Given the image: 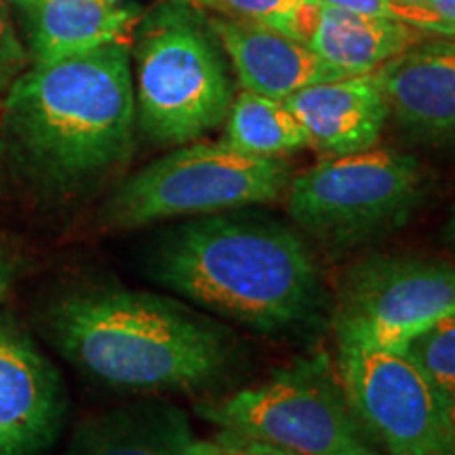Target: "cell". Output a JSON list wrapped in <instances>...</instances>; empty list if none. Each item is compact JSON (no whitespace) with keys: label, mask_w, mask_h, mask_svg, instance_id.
<instances>
[{"label":"cell","mask_w":455,"mask_h":455,"mask_svg":"<svg viewBox=\"0 0 455 455\" xmlns=\"http://www.w3.org/2000/svg\"><path fill=\"white\" fill-rule=\"evenodd\" d=\"M148 270L178 298L258 333L298 331L331 312L306 236L249 207L196 215L164 230Z\"/></svg>","instance_id":"1"},{"label":"cell","mask_w":455,"mask_h":455,"mask_svg":"<svg viewBox=\"0 0 455 455\" xmlns=\"http://www.w3.org/2000/svg\"><path fill=\"white\" fill-rule=\"evenodd\" d=\"M55 348L89 378L123 390H203L235 365L230 329L167 295L84 287L47 308Z\"/></svg>","instance_id":"2"},{"label":"cell","mask_w":455,"mask_h":455,"mask_svg":"<svg viewBox=\"0 0 455 455\" xmlns=\"http://www.w3.org/2000/svg\"><path fill=\"white\" fill-rule=\"evenodd\" d=\"M135 123L123 43L34 64L4 98V131L17 156L61 190L87 186L127 161Z\"/></svg>","instance_id":"3"},{"label":"cell","mask_w":455,"mask_h":455,"mask_svg":"<svg viewBox=\"0 0 455 455\" xmlns=\"http://www.w3.org/2000/svg\"><path fill=\"white\" fill-rule=\"evenodd\" d=\"M235 101L228 66L212 34L186 4L146 17L138 41L135 121L158 146L201 140L226 121Z\"/></svg>","instance_id":"4"},{"label":"cell","mask_w":455,"mask_h":455,"mask_svg":"<svg viewBox=\"0 0 455 455\" xmlns=\"http://www.w3.org/2000/svg\"><path fill=\"white\" fill-rule=\"evenodd\" d=\"M426 196L419 161L395 148L325 156L289 181L287 213L304 236L346 253L405 226Z\"/></svg>","instance_id":"5"},{"label":"cell","mask_w":455,"mask_h":455,"mask_svg":"<svg viewBox=\"0 0 455 455\" xmlns=\"http://www.w3.org/2000/svg\"><path fill=\"white\" fill-rule=\"evenodd\" d=\"M196 413L218 428L298 455H384L356 419L338 363L325 350L293 358L258 384L198 403Z\"/></svg>","instance_id":"6"},{"label":"cell","mask_w":455,"mask_h":455,"mask_svg":"<svg viewBox=\"0 0 455 455\" xmlns=\"http://www.w3.org/2000/svg\"><path fill=\"white\" fill-rule=\"evenodd\" d=\"M291 178L284 158L244 155L224 140L190 141L123 181L106 203L101 224L135 230L164 220L276 203Z\"/></svg>","instance_id":"7"},{"label":"cell","mask_w":455,"mask_h":455,"mask_svg":"<svg viewBox=\"0 0 455 455\" xmlns=\"http://www.w3.org/2000/svg\"><path fill=\"white\" fill-rule=\"evenodd\" d=\"M455 312V266L415 253H371L341 276L331 299L335 344L398 350Z\"/></svg>","instance_id":"8"},{"label":"cell","mask_w":455,"mask_h":455,"mask_svg":"<svg viewBox=\"0 0 455 455\" xmlns=\"http://www.w3.org/2000/svg\"><path fill=\"white\" fill-rule=\"evenodd\" d=\"M346 396L384 455H455L451 407L401 350L338 348Z\"/></svg>","instance_id":"9"},{"label":"cell","mask_w":455,"mask_h":455,"mask_svg":"<svg viewBox=\"0 0 455 455\" xmlns=\"http://www.w3.org/2000/svg\"><path fill=\"white\" fill-rule=\"evenodd\" d=\"M66 388L30 335L0 312V455H41L66 418Z\"/></svg>","instance_id":"10"},{"label":"cell","mask_w":455,"mask_h":455,"mask_svg":"<svg viewBox=\"0 0 455 455\" xmlns=\"http://www.w3.org/2000/svg\"><path fill=\"white\" fill-rule=\"evenodd\" d=\"M378 74L398 127L432 144L455 140V41L426 38Z\"/></svg>","instance_id":"11"},{"label":"cell","mask_w":455,"mask_h":455,"mask_svg":"<svg viewBox=\"0 0 455 455\" xmlns=\"http://www.w3.org/2000/svg\"><path fill=\"white\" fill-rule=\"evenodd\" d=\"M283 101L304 127L308 146L325 156L378 146L390 118L378 70L310 84Z\"/></svg>","instance_id":"12"},{"label":"cell","mask_w":455,"mask_h":455,"mask_svg":"<svg viewBox=\"0 0 455 455\" xmlns=\"http://www.w3.org/2000/svg\"><path fill=\"white\" fill-rule=\"evenodd\" d=\"M212 32L224 44L244 91L287 100L316 83L338 81V74L318 60L310 44L295 41L249 20H212Z\"/></svg>","instance_id":"13"},{"label":"cell","mask_w":455,"mask_h":455,"mask_svg":"<svg viewBox=\"0 0 455 455\" xmlns=\"http://www.w3.org/2000/svg\"><path fill=\"white\" fill-rule=\"evenodd\" d=\"M192 441L184 409L164 398H146L89 419L66 455H186Z\"/></svg>","instance_id":"14"},{"label":"cell","mask_w":455,"mask_h":455,"mask_svg":"<svg viewBox=\"0 0 455 455\" xmlns=\"http://www.w3.org/2000/svg\"><path fill=\"white\" fill-rule=\"evenodd\" d=\"M24 24L34 64L121 43L138 11L116 0H30Z\"/></svg>","instance_id":"15"},{"label":"cell","mask_w":455,"mask_h":455,"mask_svg":"<svg viewBox=\"0 0 455 455\" xmlns=\"http://www.w3.org/2000/svg\"><path fill=\"white\" fill-rule=\"evenodd\" d=\"M430 36L401 21L352 13L321 3L310 49L339 78H348L375 72L392 57Z\"/></svg>","instance_id":"16"},{"label":"cell","mask_w":455,"mask_h":455,"mask_svg":"<svg viewBox=\"0 0 455 455\" xmlns=\"http://www.w3.org/2000/svg\"><path fill=\"white\" fill-rule=\"evenodd\" d=\"M224 141L244 155L283 158L308 146V135L283 100L243 89L226 116Z\"/></svg>","instance_id":"17"},{"label":"cell","mask_w":455,"mask_h":455,"mask_svg":"<svg viewBox=\"0 0 455 455\" xmlns=\"http://www.w3.org/2000/svg\"><path fill=\"white\" fill-rule=\"evenodd\" d=\"M195 3L224 9L241 20L255 21L306 44H310L321 11L318 0H195Z\"/></svg>","instance_id":"18"},{"label":"cell","mask_w":455,"mask_h":455,"mask_svg":"<svg viewBox=\"0 0 455 455\" xmlns=\"http://www.w3.org/2000/svg\"><path fill=\"white\" fill-rule=\"evenodd\" d=\"M398 350L422 369L451 407L455 398V312L432 323Z\"/></svg>","instance_id":"19"},{"label":"cell","mask_w":455,"mask_h":455,"mask_svg":"<svg viewBox=\"0 0 455 455\" xmlns=\"http://www.w3.org/2000/svg\"><path fill=\"white\" fill-rule=\"evenodd\" d=\"M318 3L331 4V7L344 11H352V13L401 21V24L419 28V30L428 32L432 36L449 38L445 26H443V21L436 17V13L403 7V4L395 3V0H318Z\"/></svg>","instance_id":"20"},{"label":"cell","mask_w":455,"mask_h":455,"mask_svg":"<svg viewBox=\"0 0 455 455\" xmlns=\"http://www.w3.org/2000/svg\"><path fill=\"white\" fill-rule=\"evenodd\" d=\"M186 455H298L275 443L255 439L243 432L220 428L209 439H195Z\"/></svg>","instance_id":"21"},{"label":"cell","mask_w":455,"mask_h":455,"mask_svg":"<svg viewBox=\"0 0 455 455\" xmlns=\"http://www.w3.org/2000/svg\"><path fill=\"white\" fill-rule=\"evenodd\" d=\"M26 61V51L17 38L7 4L0 0V91L13 84L15 78L24 72Z\"/></svg>","instance_id":"22"},{"label":"cell","mask_w":455,"mask_h":455,"mask_svg":"<svg viewBox=\"0 0 455 455\" xmlns=\"http://www.w3.org/2000/svg\"><path fill=\"white\" fill-rule=\"evenodd\" d=\"M432 11L445 26L447 36L455 38V0H432Z\"/></svg>","instance_id":"23"},{"label":"cell","mask_w":455,"mask_h":455,"mask_svg":"<svg viewBox=\"0 0 455 455\" xmlns=\"http://www.w3.org/2000/svg\"><path fill=\"white\" fill-rule=\"evenodd\" d=\"M13 264L4 253H0V298L9 293L11 283H13Z\"/></svg>","instance_id":"24"},{"label":"cell","mask_w":455,"mask_h":455,"mask_svg":"<svg viewBox=\"0 0 455 455\" xmlns=\"http://www.w3.org/2000/svg\"><path fill=\"white\" fill-rule=\"evenodd\" d=\"M395 3L403 4V7H409V9L430 11V13H435V11H432V0H395Z\"/></svg>","instance_id":"25"},{"label":"cell","mask_w":455,"mask_h":455,"mask_svg":"<svg viewBox=\"0 0 455 455\" xmlns=\"http://www.w3.org/2000/svg\"><path fill=\"white\" fill-rule=\"evenodd\" d=\"M449 236H451V243H453V249H455V212H453L451 224H449Z\"/></svg>","instance_id":"26"},{"label":"cell","mask_w":455,"mask_h":455,"mask_svg":"<svg viewBox=\"0 0 455 455\" xmlns=\"http://www.w3.org/2000/svg\"><path fill=\"white\" fill-rule=\"evenodd\" d=\"M3 3H11V4H17V7L20 9H24L28 3H30V0H3Z\"/></svg>","instance_id":"27"},{"label":"cell","mask_w":455,"mask_h":455,"mask_svg":"<svg viewBox=\"0 0 455 455\" xmlns=\"http://www.w3.org/2000/svg\"><path fill=\"white\" fill-rule=\"evenodd\" d=\"M3 155H4V141L0 138V158H3Z\"/></svg>","instance_id":"28"},{"label":"cell","mask_w":455,"mask_h":455,"mask_svg":"<svg viewBox=\"0 0 455 455\" xmlns=\"http://www.w3.org/2000/svg\"><path fill=\"white\" fill-rule=\"evenodd\" d=\"M451 418H453V426H455V398H453V403H451Z\"/></svg>","instance_id":"29"}]
</instances>
